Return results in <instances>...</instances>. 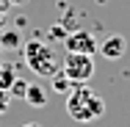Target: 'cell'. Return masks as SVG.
<instances>
[{"label":"cell","instance_id":"cell-1","mask_svg":"<svg viewBox=\"0 0 130 127\" xmlns=\"http://www.w3.org/2000/svg\"><path fill=\"white\" fill-rule=\"evenodd\" d=\"M67 113H69L75 122H80V124L97 122L105 113V100L89 83H75L72 91L67 94Z\"/></svg>","mask_w":130,"mask_h":127},{"label":"cell","instance_id":"cell-2","mask_svg":"<svg viewBox=\"0 0 130 127\" xmlns=\"http://www.w3.org/2000/svg\"><path fill=\"white\" fill-rule=\"evenodd\" d=\"M22 55H25V64L30 66V72L39 75V77H53L58 69H61L55 52H53L44 42H39V39L25 42V44H22Z\"/></svg>","mask_w":130,"mask_h":127},{"label":"cell","instance_id":"cell-3","mask_svg":"<svg viewBox=\"0 0 130 127\" xmlns=\"http://www.w3.org/2000/svg\"><path fill=\"white\" fill-rule=\"evenodd\" d=\"M61 72L69 77L72 83H89L94 77V55H83V52H67Z\"/></svg>","mask_w":130,"mask_h":127},{"label":"cell","instance_id":"cell-4","mask_svg":"<svg viewBox=\"0 0 130 127\" xmlns=\"http://www.w3.org/2000/svg\"><path fill=\"white\" fill-rule=\"evenodd\" d=\"M64 50L67 52H83V55H94L100 50V42L89 33V30H75L69 36H64Z\"/></svg>","mask_w":130,"mask_h":127},{"label":"cell","instance_id":"cell-5","mask_svg":"<svg viewBox=\"0 0 130 127\" xmlns=\"http://www.w3.org/2000/svg\"><path fill=\"white\" fill-rule=\"evenodd\" d=\"M127 50V39L122 36V33H111V36H105V42L100 44V52H103V58L108 61H119L122 55Z\"/></svg>","mask_w":130,"mask_h":127},{"label":"cell","instance_id":"cell-6","mask_svg":"<svg viewBox=\"0 0 130 127\" xmlns=\"http://www.w3.org/2000/svg\"><path fill=\"white\" fill-rule=\"evenodd\" d=\"M25 102L30 105V108H44L47 105V91L39 86V83H28V88H25Z\"/></svg>","mask_w":130,"mask_h":127},{"label":"cell","instance_id":"cell-7","mask_svg":"<svg viewBox=\"0 0 130 127\" xmlns=\"http://www.w3.org/2000/svg\"><path fill=\"white\" fill-rule=\"evenodd\" d=\"M17 69L11 66V64H3L0 61V88L3 91H11V86H14V80H17Z\"/></svg>","mask_w":130,"mask_h":127},{"label":"cell","instance_id":"cell-8","mask_svg":"<svg viewBox=\"0 0 130 127\" xmlns=\"http://www.w3.org/2000/svg\"><path fill=\"white\" fill-rule=\"evenodd\" d=\"M50 80H53V91H55V94H69V91H72V86H75L69 77L61 72V69H58V72H55Z\"/></svg>","mask_w":130,"mask_h":127},{"label":"cell","instance_id":"cell-9","mask_svg":"<svg viewBox=\"0 0 130 127\" xmlns=\"http://www.w3.org/2000/svg\"><path fill=\"white\" fill-rule=\"evenodd\" d=\"M0 47H3V50H20V47H22L20 33H17V30H6V33L0 36Z\"/></svg>","mask_w":130,"mask_h":127},{"label":"cell","instance_id":"cell-10","mask_svg":"<svg viewBox=\"0 0 130 127\" xmlns=\"http://www.w3.org/2000/svg\"><path fill=\"white\" fill-rule=\"evenodd\" d=\"M25 88H28V83H25V80H22V77H17L8 94H14V97H22V94H25Z\"/></svg>","mask_w":130,"mask_h":127},{"label":"cell","instance_id":"cell-11","mask_svg":"<svg viewBox=\"0 0 130 127\" xmlns=\"http://www.w3.org/2000/svg\"><path fill=\"white\" fill-rule=\"evenodd\" d=\"M8 105H11V94H8V91H3V88H0V116H3V113H6V111H8Z\"/></svg>","mask_w":130,"mask_h":127},{"label":"cell","instance_id":"cell-12","mask_svg":"<svg viewBox=\"0 0 130 127\" xmlns=\"http://www.w3.org/2000/svg\"><path fill=\"white\" fill-rule=\"evenodd\" d=\"M8 11H11V3H8V0H0V28L6 25V14H8Z\"/></svg>","mask_w":130,"mask_h":127},{"label":"cell","instance_id":"cell-13","mask_svg":"<svg viewBox=\"0 0 130 127\" xmlns=\"http://www.w3.org/2000/svg\"><path fill=\"white\" fill-rule=\"evenodd\" d=\"M20 127H42L39 122H25V124H20Z\"/></svg>","mask_w":130,"mask_h":127},{"label":"cell","instance_id":"cell-14","mask_svg":"<svg viewBox=\"0 0 130 127\" xmlns=\"http://www.w3.org/2000/svg\"><path fill=\"white\" fill-rule=\"evenodd\" d=\"M8 3H11V6H20V3H25V0H8Z\"/></svg>","mask_w":130,"mask_h":127}]
</instances>
